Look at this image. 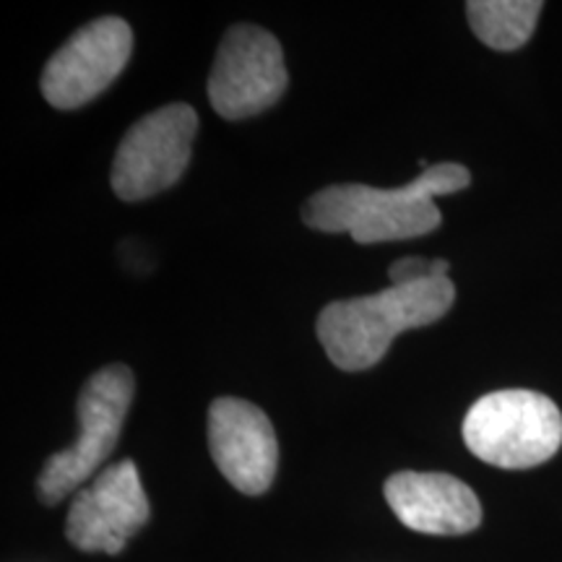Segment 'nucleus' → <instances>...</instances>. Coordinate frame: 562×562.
<instances>
[{"mask_svg":"<svg viewBox=\"0 0 562 562\" xmlns=\"http://www.w3.org/2000/svg\"><path fill=\"white\" fill-rule=\"evenodd\" d=\"M469 186L472 172L456 161L427 167L402 188H370L360 182L328 186L305 201L302 222L321 232H349L360 245L412 240L440 227L438 195L459 193Z\"/></svg>","mask_w":562,"mask_h":562,"instance_id":"nucleus-1","label":"nucleus"},{"mask_svg":"<svg viewBox=\"0 0 562 562\" xmlns=\"http://www.w3.org/2000/svg\"><path fill=\"white\" fill-rule=\"evenodd\" d=\"M453 300L456 286L448 277L389 286L378 294L336 300L326 305L315 323V331L336 368L362 372L375 368L389 355L398 334L432 326L451 313Z\"/></svg>","mask_w":562,"mask_h":562,"instance_id":"nucleus-2","label":"nucleus"},{"mask_svg":"<svg viewBox=\"0 0 562 562\" xmlns=\"http://www.w3.org/2000/svg\"><path fill=\"white\" fill-rule=\"evenodd\" d=\"M463 442L490 467H539L560 451L562 414L550 396L537 391L487 393L467 412Z\"/></svg>","mask_w":562,"mask_h":562,"instance_id":"nucleus-3","label":"nucleus"},{"mask_svg":"<svg viewBox=\"0 0 562 562\" xmlns=\"http://www.w3.org/2000/svg\"><path fill=\"white\" fill-rule=\"evenodd\" d=\"M136 381L125 364L115 362L89 378L76 402L79 440L66 451L53 453L37 476V497L45 505H58L115 451L123 422L128 417Z\"/></svg>","mask_w":562,"mask_h":562,"instance_id":"nucleus-4","label":"nucleus"},{"mask_svg":"<svg viewBox=\"0 0 562 562\" xmlns=\"http://www.w3.org/2000/svg\"><path fill=\"white\" fill-rule=\"evenodd\" d=\"M199 115L191 104H167L140 117L125 133L112 161V191L123 201L151 199L172 188L188 165Z\"/></svg>","mask_w":562,"mask_h":562,"instance_id":"nucleus-5","label":"nucleus"},{"mask_svg":"<svg viewBox=\"0 0 562 562\" xmlns=\"http://www.w3.org/2000/svg\"><path fill=\"white\" fill-rule=\"evenodd\" d=\"M290 76L279 40L261 26L240 24L224 34L209 74V102L224 121H245L273 108Z\"/></svg>","mask_w":562,"mask_h":562,"instance_id":"nucleus-6","label":"nucleus"},{"mask_svg":"<svg viewBox=\"0 0 562 562\" xmlns=\"http://www.w3.org/2000/svg\"><path fill=\"white\" fill-rule=\"evenodd\" d=\"M133 53V32L123 19L102 16L74 32L42 70V97L58 110H76L110 87Z\"/></svg>","mask_w":562,"mask_h":562,"instance_id":"nucleus-7","label":"nucleus"},{"mask_svg":"<svg viewBox=\"0 0 562 562\" xmlns=\"http://www.w3.org/2000/svg\"><path fill=\"white\" fill-rule=\"evenodd\" d=\"M151 508L138 467L123 459L79 490L66 518V539L81 552L121 554L149 521Z\"/></svg>","mask_w":562,"mask_h":562,"instance_id":"nucleus-8","label":"nucleus"},{"mask_svg":"<svg viewBox=\"0 0 562 562\" xmlns=\"http://www.w3.org/2000/svg\"><path fill=\"white\" fill-rule=\"evenodd\" d=\"M209 451L224 480L243 495L269 492L279 469V440L261 406L216 398L209 406Z\"/></svg>","mask_w":562,"mask_h":562,"instance_id":"nucleus-9","label":"nucleus"},{"mask_svg":"<svg viewBox=\"0 0 562 562\" xmlns=\"http://www.w3.org/2000/svg\"><path fill=\"white\" fill-rule=\"evenodd\" d=\"M391 510L406 529L430 537H461L482 524L474 490L442 472H396L383 484Z\"/></svg>","mask_w":562,"mask_h":562,"instance_id":"nucleus-10","label":"nucleus"},{"mask_svg":"<svg viewBox=\"0 0 562 562\" xmlns=\"http://www.w3.org/2000/svg\"><path fill=\"white\" fill-rule=\"evenodd\" d=\"M542 9L539 0H472L467 3V19L484 45L513 53L531 40Z\"/></svg>","mask_w":562,"mask_h":562,"instance_id":"nucleus-11","label":"nucleus"},{"mask_svg":"<svg viewBox=\"0 0 562 562\" xmlns=\"http://www.w3.org/2000/svg\"><path fill=\"white\" fill-rule=\"evenodd\" d=\"M448 271H451V266L442 258H432V261H427V258H402L389 269V279L391 286H406L425 279L448 277Z\"/></svg>","mask_w":562,"mask_h":562,"instance_id":"nucleus-12","label":"nucleus"}]
</instances>
